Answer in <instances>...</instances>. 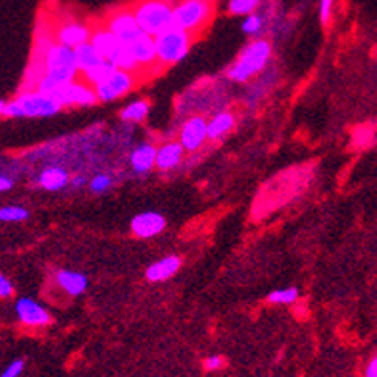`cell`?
<instances>
[{"instance_id":"21","label":"cell","mask_w":377,"mask_h":377,"mask_svg":"<svg viewBox=\"0 0 377 377\" xmlns=\"http://www.w3.org/2000/svg\"><path fill=\"white\" fill-rule=\"evenodd\" d=\"M70 174L62 168H44L41 174H39V179L37 183L39 187H42L44 191H51V193H56V191H62L70 185Z\"/></svg>"},{"instance_id":"8","label":"cell","mask_w":377,"mask_h":377,"mask_svg":"<svg viewBox=\"0 0 377 377\" xmlns=\"http://www.w3.org/2000/svg\"><path fill=\"white\" fill-rule=\"evenodd\" d=\"M104 27L112 33L114 37L122 44H131L135 39H139L141 35H144L143 31L139 29L137 21L133 18L131 8H120V10H114L108 18Z\"/></svg>"},{"instance_id":"32","label":"cell","mask_w":377,"mask_h":377,"mask_svg":"<svg viewBox=\"0 0 377 377\" xmlns=\"http://www.w3.org/2000/svg\"><path fill=\"white\" fill-rule=\"evenodd\" d=\"M333 2L335 0H320V20L324 25L331 21V12H333Z\"/></svg>"},{"instance_id":"29","label":"cell","mask_w":377,"mask_h":377,"mask_svg":"<svg viewBox=\"0 0 377 377\" xmlns=\"http://www.w3.org/2000/svg\"><path fill=\"white\" fill-rule=\"evenodd\" d=\"M262 29H264V18L262 16H258V14L246 16L245 21H243V31H245L246 35L256 37V35H260Z\"/></svg>"},{"instance_id":"39","label":"cell","mask_w":377,"mask_h":377,"mask_svg":"<svg viewBox=\"0 0 377 377\" xmlns=\"http://www.w3.org/2000/svg\"><path fill=\"white\" fill-rule=\"evenodd\" d=\"M200 2H212V0H200Z\"/></svg>"},{"instance_id":"26","label":"cell","mask_w":377,"mask_h":377,"mask_svg":"<svg viewBox=\"0 0 377 377\" xmlns=\"http://www.w3.org/2000/svg\"><path fill=\"white\" fill-rule=\"evenodd\" d=\"M300 291L296 287H285V289H277L268 295V302L272 304H293L298 300Z\"/></svg>"},{"instance_id":"1","label":"cell","mask_w":377,"mask_h":377,"mask_svg":"<svg viewBox=\"0 0 377 377\" xmlns=\"http://www.w3.org/2000/svg\"><path fill=\"white\" fill-rule=\"evenodd\" d=\"M77 66H75V54L72 49L62 47L58 42H47L41 52V72L35 77H47L49 81L54 83L58 89L66 87L68 83L77 79Z\"/></svg>"},{"instance_id":"17","label":"cell","mask_w":377,"mask_h":377,"mask_svg":"<svg viewBox=\"0 0 377 377\" xmlns=\"http://www.w3.org/2000/svg\"><path fill=\"white\" fill-rule=\"evenodd\" d=\"M89 42L94 47V51L99 52L102 58L108 62L112 60L114 56L120 52L122 47H125V44H122V42L118 41L104 25H102V27H96V29H91V39H89Z\"/></svg>"},{"instance_id":"28","label":"cell","mask_w":377,"mask_h":377,"mask_svg":"<svg viewBox=\"0 0 377 377\" xmlns=\"http://www.w3.org/2000/svg\"><path fill=\"white\" fill-rule=\"evenodd\" d=\"M114 185V179L108 174H96L92 177L91 181H89V189H91V193L94 194H102L106 193V191H110V187Z\"/></svg>"},{"instance_id":"24","label":"cell","mask_w":377,"mask_h":377,"mask_svg":"<svg viewBox=\"0 0 377 377\" xmlns=\"http://www.w3.org/2000/svg\"><path fill=\"white\" fill-rule=\"evenodd\" d=\"M151 114V102L144 101V99H139V101L129 102L125 108L122 110V120L123 122H131V123H141L148 118Z\"/></svg>"},{"instance_id":"19","label":"cell","mask_w":377,"mask_h":377,"mask_svg":"<svg viewBox=\"0 0 377 377\" xmlns=\"http://www.w3.org/2000/svg\"><path fill=\"white\" fill-rule=\"evenodd\" d=\"M235 123H237V118L229 110H222V112L214 114V118L208 120V123H206L208 141H222V139H225L235 129Z\"/></svg>"},{"instance_id":"4","label":"cell","mask_w":377,"mask_h":377,"mask_svg":"<svg viewBox=\"0 0 377 377\" xmlns=\"http://www.w3.org/2000/svg\"><path fill=\"white\" fill-rule=\"evenodd\" d=\"M60 110L62 106L54 96L27 89L20 92L12 102H6L4 116L6 118H51Z\"/></svg>"},{"instance_id":"37","label":"cell","mask_w":377,"mask_h":377,"mask_svg":"<svg viewBox=\"0 0 377 377\" xmlns=\"http://www.w3.org/2000/svg\"><path fill=\"white\" fill-rule=\"evenodd\" d=\"M4 106H6V102H4V101H2V99H0V118L4 116Z\"/></svg>"},{"instance_id":"38","label":"cell","mask_w":377,"mask_h":377,"mask_svg":"<svg viewBox=\"0 0 377 377\" xmlns=\"http://www.w3.org/2000/svg\"><path fill=\"white\" fill-rule=\"evenodd\" d=\"M162 2H168V4H172V6H174V0H162Z\"/></svg>"},{"instance_id":"14","label":"cell","mask_w":377,"mask_h":377,"mask_svg":"<svg viewBox=\"0 0 377 377\" xmlns=\"http://www.w3.org/2000/svg\"><path fill=\"white\" fill-rule=\"evenodd\" d=\"M127 51H129V54H131V58L135 60L139 70H153V68H158L153 37L141 35V37L135 39L131 44H127Z\"/></svg>"},{"instance_id":"35","label":"cell","mask_w":377,"mask_h":377,"mask_svg":"<svg viewBox=\"0 0 377 377\" xmlns=\"http://www.w3.org/2000/svg\"><path fill=\"white\" fill-rule=\"evenodd\" d=\"M364 377H377V358L376 354L367 360L366 369H364Z\"/></svg>"},{"instance_id":"7","label":"cell","mask_w":377,"mask_h":377,"mask_svg":"<svg viewBox=\"0 0 377 377\" xmlns=\"http://www.w3.org/2000/svg\"><path fill=\"white\" fill-rule=\"evenodd\" d=\"M139 83V75L131 72H123V70H116V72L102 83L101 87L94 89V94H96V101L99 102H114L123 99L125 94L137 87Z\"/></svg>"},{"instance_id":"2","label":"cell","mask_w":377,"mask_h":377,"mask_svg":"<svg viewBox=\"0 0 377 377\" xmlns=\"http://www.w3.org/2000/svg\"><path fill=\"white\" fill-rule=\"evenodd\" d=\"M272 58V44L265 39H256L246 44L243 52L237 56L233 66L227 70V77L233 83H246L255 79L258 73L264 72L268 62Z\"/></svg>"},{"instance_id":"11","label":"cell","mask_w":377,"mask_h":377,"mask_svg":"<svg viewBox=\"0 0 377 377\" xmlns=\"http://www.w3.org/2000/svg\"><path fill=\"white\" fill-rule=\"evenodd\" d=\"M206 123H208V120L204 116H191L185 120L181 131H179V141H177L185 153H196L208 141Z\"/></svg>"},{"instance_id":"10","label":"cell","mask_w":377,"mask_h":377,"mask_svg":"<svg viewBox=\"0 0 377 377\" xmlns=\"http://www.w3.org/2000/svg\"><path fill=\"white\" fill-rule=\"evenodd\" d=\"M14 310H16V317L25 327H47L52 324L51 312L41 302H37L35 298H31V296H21V298H18Z\"/></svg>"},{"instance_id":"30","label":"cell","mask_w":377,"mask_h":377,"mask_svg":"<svg viewBox=\"0 0 377 377\" xmlns=\"http://www.w3.org/2000/svg\"><path fill=\"white\" fill-rule=\"evenodd\" d=\"M25 369V360L23 358H16L12 360L8 366L4 367V372L0 374V377H20Z\"/></svg>"},{"instance_id":"16","label":"cell","mask_w":377,"mask_h":377,"mask_svg":"<svg viewBox=\"0 0 377 377\" xmlns=\"http://www.w3.org/2000/svg\"><path fill=\"white\" fill-rule=\"evenodd\" d=\"M181 270V258L175 255L164 256L160 260H156L153 264L146 268L144 272V277L151 281V283H162V281H168Z\"/></svg>"},{"instance_id":"18","label":"cell","mask_w":377,"mask_h":377,"mask_svg":"<svg viewBox=\"0 0 377 377\" xmlns=\"http://www.w3.org/2000/svg\"><path fill=\"white\" fill-rule=\"evenodd\" d=\"M56 285L60 287L66 295L79 296L89 289V277L81 272H73V270H58L56 272Z\"/></svg>"},{"instance_id":"36","label":"cell","mask_w":377,"mask_h":377,"mask_svg":"<svg viewBox=\"0 0 377 377\" xmlns=\"http://www.w3.org/2000/svg\"><path fill=\"white\" fill-rule=\"evenodd\" d=\"M83 183H85L83 177H73V179H70V185H73V187H81Z\"/></svg>"},{"instance_id":"34","label":"cell","mask_w":377,"mask_h":377,"mask_svg":"<svg viewBox=\"0 0 377 377\" xmlns=\"http://www.w3.org/2000/svg\"><path fill=\"white\" fill-rule=\"evenodd\" d=\"M14 189V179L10 175L0 174V193H8Z\"/></svg>"},{"instance_id":"31","label":"cell","mask_w":377,"mask_h":377,"mask_svg":"<svg viewBox=\"0 0 377 377\" xmlns=\"http://www.w3.org/2000/svg\"><path fill=\"white\" fill-rule=\"evenodd\" d=\"M203 366L206 372H218L225 366V358L220 356V354H212V356L204 358Z\"/></svg>"},{"instance_id":"20","label":"cell","mask_w":377,"mask_h":377,"mask_svg":"<svg viewBox=\"0 0 377 377\" xmlns=\"http://www.w3.org/2000/svg\"><path fill=\"white\" fill-rule=\"evenodd\" d=\"M154 160H156V144L153 143H141L133 148L131 156H129V164H131L135 174H148L154 170Z\"/></svg>"},{"instance_id":"27","label":"cell","mask_w":377,"mask_h":377,"mask_svg":"<svg viewBox=\"0 0 377 377\" xmlns=\"http://www.w3.org/2000/svg\"><path fill=\"white\" fill-rule=\"evenodd\" d=\"M262 0H229L227 4V10L231 16H250L255 14L256 8L260 6Z\"/></svg>"},{"instance_id":"15","label":"cell","mask_w":377,"mask_h":377,"mask_svg":"<svg viewBox=\"0 0 377 377\" xmlns=\"http://www.w3.org/2000/svg\"><path fill=\"white\" fill-rule=\"evenodd\" d=\"M185 158V151L177 141H166L160 146H156V160L154 168H158L160 172H172L175 168H179Z\"/></svg>"},{"instance_id":"25","label":"cell","mask_w":377,"mask_h":377,"mask_svg":"<svg viewBox=\"0 0 377 377\" xmlns=\"http://www.w3.org/2000/svg\"><path fill=\"white\" fill-rule=\"evenodd\" d=\"M31 212L25 206L20 204H8L0 208V222L4 224H20V222H27Z\"/></svg>"},{"instance_id":"9","label":"cell","mask_w":377,"mask_h":377,"mask_svg":"<svg viewBox=\"0 0 377 377\" xmlns=\"http://www.w3.org/2000/svg\"><path fill=\"white\" fill-rule=\"evenodd\" d=\"M62 108H87V106H94L96 104V94H94V89L89 87L87 83L83 81H72L68 83L66 87H62L58 91L52 94Z\"/></svg>"},{"instance_id":"33","label":"cell","mask_w":377,"mask_h":377,"mask_svg":"<svg viewBox=\"0 0 377 377\" xmlns=\"http://www.w3.org/2000/svg\"><path fill=\"white\" fill-rule=\"evenodd\" d=\"M14 296V283L4 274H0V298H12Z\"/></svg>"},{"instance_id":"23","label":"cell","mask_w":377,"mask_h":377,"mask_svg":"<svg viewBox=\"0 0 377 377\" xmlns=\"http://www.w3.org/2000/svg\"><path fill=\"white\" fill-rule=\"evenodd\" d=\"M114 72H116V68H114L112 64L108 60H102L101 64H96L94 68L83 72V83H87L89 87L96 89V87H101L102 83L106 81Z\"/></svg>"},{"instance_id":"5","label":"cell","mask_w":377,"mask_h":377,"mask_svg":"<svg viewBox=\"0 0 377 377\" xmlns=\"http://www.w3.org/2000/svg\"><path fill=\"white\" fill-rule=\"evenodd\" d=\"M193 39V35L177 29V27H170L160 35H156L154 49H156L158 68H170V66H175V64L185 60V56L191 51Z\"/></svg>"},{"instance_id":"13","label":"cell","mask_w":377,"mask_h":377,"mask_svg":"<svg viewBox=\"0 0 377 377\" xmlns=\"http://www.w3.org/2000/svg\"><path fill=\"white\" fill-rule=\"evenodd\" d=\"M166 218L158 212H143L137 214L131 220V233L137 239H153L156 235H160L166 229Z\"/></svg>"},{"instance_id":"12","label":"cell","mask_w":377,"mask_h":377,"mask_svg":"<svg viewBox=\"0 0 377 377\" xmlns=\"http://www.w3.org/2000/svg\"><path fill=\"white\" fill-rule=\"evenodd\" d=\"M89 39H91V27L77 20L62 21L54 33V42H58L62 47H68L72 51L77 49L79 44L89 42Z\"/></svg>"},{"instance_id":"22","label":"cell","mask_w":377,"mask_h":377,"mask_svg":"<svg viewBox=\"0 0 377 377\" xmlns=\"http://www.w3.org/2000/svg\"><path fill=\"white\" fill-rule=\"evenodd\" d=\"M73 54H75V66H77V72L79 73L91 70L96 64H101L104 60L101 54L94 51V47H92L91 42L79 44L77 49H73Z\"/></svg>"},{"instance_id":"3","label":"cell","mask_w":377,"mask_h":377,"mask_svg":"<svg viewBox=\"0 0 377 377\" xmlns=\"http://www.w3.org/2000/svg\"><path fill=\"white\" fill-rule=\"evenodd\" d=\"M131 14L139 29L153 39L174 27V6L162 0H137L133 4Z\"/></svg>"},{"instance_id":"6","label":"cell","mask_w":377,"mask_h":377,"mask_svg":"<svg viewBox=\"0 0 377 377\" xmlns=\"http://www.w3.org/2000/svg\"><path fill=\"white\" fill-rule=\"evenodd\" d=\"M214 18V4L200 0H181L174 6V27L196 37Z\"/></svg>"}]
</instances>
